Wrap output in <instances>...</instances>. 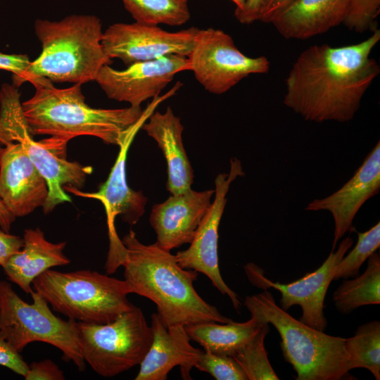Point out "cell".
<instances>
[{
	"label": "cell",
	"mask_w": 380,
	"mask_h": 380,
	"mask_svg": "<svg viewBox=\"0 0 380 380\" xmlns=\"http://www.w3.org/2000/svg\"><path fill=\"white\" fill-rule=\"evenodd\" d=\"M379 40L376 29L357 44H316L305 49L286 79L284 105L307 121H350L380 72L370 57Z\"/></svg>",
	"instance_id": "cell-1"
},
{
	"label": "cell",
	"mask_w": 380,
	"mask_h": 380,
	"mask_svg": "<svg viewBox=\"0 0 380 380\" xmlns=\"http://www.w3.org/2000/svg\"><path fill=\"white\" fill-rule=\"evenodd\" d=\"M122 242L125 248L124 277L132 293L153 302L166 326L233 321L198 295L194 286L198 272L180 267L170 251L155 243H141L132 230Z\"/></svg>",
	"instance_id": "cell-2"
},
{
	"label": "cell",
	"mask_w": 380,
	"mask_h": 380,
	"mask_svg": "<svg viewBox=\"0 0 380 380\" xmlns=\"http://www.w3.org/2000/svg\"><path fill=\"white\" fill-rule=\"evenodd\" d=\"M33 96L22 103L30 133L48 135L69 141L79 136H92L106 144L119 147L145 120L141 106L103 109L85 102L82 84L58 89L45 77H34Z\"/></svg>",
	"instance_id": "cell-3"
},
{
	"label": "cell",
	"mask_w": 380,
	"mask_h": 380,
	"mask_svg": "<svg viewBox=\"0 0 380 380\" xmlns=\"http://www.w3.org/2000/svg\"><path fill=\"white\" fill-rule=\"evenodd\" d=\"M34 27L42 52L13 84L17 87L42 77L51 82L83 84L95 81L101 68L113 62L104 52L101 21L94 15L37 19Z\"/></svg>",
	"instance_id": "cell-4"
},
{
	"label": "cell",
	"mask_w": 380,
	"mask_h": 380,
	"mask_svg": "<svg viewBox=\"0 0 380 380\" xmlns=\"http://www.w3.org/2000/svg\"><path fill=\"white\" fill-rule=\"evenodd\" d=\"M243 305L251 317L277 330L284 357L296 372V379H353L349 374L353 365L346 338L330 336L296 319L275 303L267 289L246 296Z\"/></svg>",
	"instance_id": "cell-5"
},
{
	"label": "cell",
	"mask_w": 380,
	"mask_h": 380,
	"mask_svg": "<svg viewBox=\"0 0 380 380\" xmlns=\"http://www.w3.org/2000/svg\"><path fill=\"white\" fill-rule=\"evenodd\" d=\"M32 287L55 312L77 322L106 324L134 306L125 280L90 270L49 269L33 281Z\"/></svg>",
	"instance_id": "cell-6"
},
{
	"label": "cell",
	"mask_w": 380,
	"mask_h": 380,
	"mask_svg": "<svg viewBox=\"0 0 380 380\" xmlns=\"http://www.w3.org/2000/svg\"><path fill=\"white\" fill-rule=\"evenodd\" d=\"M8 141L18 143L46 179L49 194L43 206L44 214L71 202L63 186L82 188L93 171L91 166L67 160L68 141L53 137L34 140L23 112L18 87L4 84L0 89V144Z\"/></svg>",
	"instance_id": "cell-7"
},
{
	"label": "cell",
	"mask_w": 380,
	"mask_h": 380,
	"mask_svg": "<svg viewBox=\"0 0 380 380\" xmlns=\"http://www.w3.org/2000/svg\"><path fill=\"white\" fill-rule=\"evenodd\" d=\"M30 295L32 303L24 301L8 282L0 280V334L19 353L32 342L51 344L62 351L64 360L84 371L77 322L55 315L37 291Z\"/></svg>",
	"instance_id": "cell-8"
},
{
	"label": "cell",
	"mask_w": 380,
	"mask_h": 380,
	"mask_svg": "<svg viewBox=\"0 0 380 380\" xmlns=\"http://www.w3.org/2000/svg\"><path fill=\"white\" fill-rule=\"evenodd\" d=\"M77 329L85 363L104 377L140 365L153 340L151 326L135 305L106 324L77 322Z\"/></svg>",
	"instance_id": "cell-9"
},
{
	"label": "cell",
	"mask_w": 380,
	"mask_h": 380,
	"mask_svg": "<svg viewBox=\"0 0 380 380\" xmlns=\"http://www.w3.org/2000/svg\"><path fill=\"white\" fill-rule=\"evenodd\" d=\"M189 71L208 92L222 94L250 75L270 70L265 56L252 58L239 50L232 37L215 29H198L194 46L187 56Z\"/></svg>",
	"instance_id": "cell-10"
},
{
	"label": "cell",
	"mask_w": 380,
	"mask_h": 380,
	"mask_svg": "<svg viewBox=\"0 0 380 380\" xmlns=\"http://www.w3.org/2000/svg\"><path fill=\"white\" fill-rule=\"evenodd\" d=\"M243 174L241 161L232 158L229 172L220 173L215 178L214 201L199 224L190 246L175 255L180 267L201 272L208 277L222 294L228 296L236 310L240 309L241 303L237 294L226 284L220 271L218 229L230 184Z\"/></svg>",
	"instance_id": "cell-11"
},
{
	"label": "cell",
	"mask_w": 380,
	"mask_h": 380,
	"mask_svg": "<svg viewBox=\"0 0 380 380\" xmlns=\"http://www.w3.org/2000/svg\"><path fill=\"white\" fill-rule=\"evenodd\" d=\"M353 240L348 236L334 251L331 249L327 258L315 271L298 280L288 284L274 282L265 277L262 270L255 264L248 263L244 268L251 282L260 289L272 288L281 293L280 307L287 311L291 307L299 305L302 309L300 321L319 331H324L327 321L324 315V300L337 265L352 246Z\"/></svg>",
	"instance_id": "cell-12"
},
{
	"label": "cell",
	"mask_w": 380,
	"mask_h": 380,
	"mask_svg": "<svg viewBox=\"0 0 380 380\" xmlns=\"http://www.w3.org/2000/svg\"><path fill=\"white\" fill-rule=\"evenodd\" d=\"M198 28L169 32L158 25L118 23L103 32L102 45L106 56L125 65L156 60L170 55L188 56Z\"/></svg>",
	"instance_id": "cell-13"
},
{
	"label": "cell",
	"mask_w": 380,
	"mask_h": 380,
	"mask_svg": "<svg viewBox=\"0 0 380 380\" xmlns=\"http://www.w3.org/2000/svg\"><path fill=\"white\" fill-rule=\"evenodd\" d=\"M136 133L132 134L120 146L117 159L105 182L96 192L87 193L79 189L65 185L63 189L74 195L100 201L107 216L109 251L105 265L108 274L115 273L123 262L125 248L119 239L114 226L115 218L120 215L123 221L134 225L145 212L147 198L142 191L129 188L126 179L125 165L127 154Z\"/></svg>",
	"instance_id": "cell-14"
},
{
	"label": "cell",
	"mask_w": 380,
	"mask_h": 380,
	"mask_svg": "<svg viewBox=\"0 0 380 380\" xmlns=\"http://www.w3.org/2000/svg\"><path fill=\"white\" fill-rule=\"evenodd\" d=\"M183 71H189L187 57L170 55L134 63L124 70L106 65L95 82L110 99L139 107L145 101L157 97L175 76Z\"/></svg>",
	"instance_id": "cell-15"
},
{
	"label": "cell",
	"mask_w": 380,
	"mask_h": 380,
	"mask_svg": "<svg viewBox=\"0 0 380 380\" xmlns=\"http://www.w3.org/2000/svg\"><path fill=\"white\" fill-rule=\"evenodd\" d=\"M380 190V142L365 158L353 177L332 194L316 198L305 208L308 211L326 210L334 221L332 249L348 232L363 204Z\"/></svg>",
	"instance_id": "cell-16"
},
{
	"label": "cell",
	"mask_w": 380,
	"mask_h": 380,
	"mask_svg": "<svg viewBox=\"0 0 380 380\" xmlns=\"http://www.w3.org/2000/svg\"><path fill=\"white\" fill-rule=\"evenodd\" d=\"M0 153V198L15 217L43 207L49 189L46 179L16 142L3 144Z\"/></svg>",
	"instance_id": "cell-17"
},
{
	"label": "cell",
	"mask_w": 380,
	"mask_h": 380,
	"mask_svg": "<svg viewBox=\"0 0 380 380\" xmlns=\"http://www.w3.org/2000/svg\"><path fill=\"white\" fill-rule=\"evenodd\" d=\"M214 193L215 190L190 189L153 205L149 221L156 234L154 243L168 251L190 243L212 203Z\"/></svg>",
	"instance_id": "cell-18"
},
{
	"label": "cell",
	"mask_w": 380,
	"mask_h": 380,
	"mask_svg": "<svg viewBox=\"0 0 380 380\" xmlns=\"http://www.w3.org/2000/svg\"><path fill=\"white\" fill-rule=\"evenodd\" d=\"M151 327L152 343L134 379L165 380L177 366L183 379H191V370L203 350L191 344L184 326H166L158 314L153 313Z\"/></svg>",
	"instance_id": "cell-19"
},
{
	"label": "cell",
	"mask_w": 380,
	"mask_h": 380,
	"mask_svg": "<svg viewBox=\"0 0 380 380\" xmlns=\"http://www.w3.org/2000/svg\"><path fill=\"white\" fill-rule=\"evenodd\" d=\"M350 0H296L272 21L284 38L306 39L343 24Z\"/></svg>",
	"instance_id": "cell-20"
},
{
	"label": "cell",
	"mask_w": 380,
	"mask_h": 380,
	"mask_svg": "<svg viewBox=\"0 0 380 380\" xmlns=\"http://www.w3.org/2000/svg\"><path fill=\"white\" fill-rule=\"evenodd\" d=\"M141 129L152 137L161 149L167 163V189L172 195L191 189L194 172L182 142L184 127L179 117L168 107L161 113L151 114Z\"/></svg>",
	"instance_id": "cell-21"
},
{
	"label": "cell",
	"mask_w": 380,
	"mask_h": 380,
	"mask_svg": "<svg viewBox=\"0 0 380 380\" xmlns=\"http://www.w3.org/2000/svg\"><path fill=\"white\" fill-rule=\"evenodd\" d=\"M23 245L2 267L7 278L26 293L34 291L33 281L49 269L67 265L70 259L63 250L65 241L52 243L46 239L39 228L24 231Z\"/></svg>",
	"instance_id": "cell-22"
},
{
	"label": "cell",
	"mask_w": 380,
	"mask_h": 380,
	"mask_svg": "<svg viewBox=\"0 0 380 380\" xmlns=\"http://www.w3.org/2000/svg\"><path fill=\"white\" fill-rule=\"evenodd\" d=\"M263 323L254 317L244 322H202L184 326L191 340L199 343L204 351L233 356L258 332Z\"/></svg>",
	"instance_id": "cell-23"
},
{
	"label": "cell",
	"mask_w": 380,
	"mask_h": 380,
	"mask_svg": "<svg viewBox=\"0 0 380 380\" xmlns=\"http://www.w3.org/2000/svg\"><path fill=\"white\" fill-rule=\"evenodd\" d=\"M333 301L338 311L348 314L359 307L380 303V256L368 258L365 271L353 279L343 281L335 290Z\"/></svg>",
	"instance_id": "cell-24"
},
{
	"label": "cell",
	"mask_w": 380,
	"mask_h": 380,
	"mask_svg": "<svg viewBox=\"0 0 380 380\" xmlns=\"http://www.w3.org/2000/svg\"><path fill=\"white\" fill-rule=\"evenodd\" d=\"M135 22L180 26L191 18L189 0H121Z\"/></svg>",
	"instance_id": "cell-25"
},
{
	"label": "cell",
	"mask_w": 380,
	"mask_h": 380,
	"mask_svg": "<svg viewBox=\"0 0 380 380\" xmlns=\"http://www.w3.org/2000/svg\"><path fill=\"white\" fill-rule=\"evenodd\" d=\"M345 345L353 369H367L379 380L380 322L374 320L359 326L352 337L346 338Z\"/></svg>",
	"instance_id": "cell-26"
},
{
	"label": "cell",
	"mask_w": 380,
	"mask_h": 380,
	"mask_svg": "<svg viewBox=\"0 0 380 380\" xmlns=\"http://www.w3.org/2000/svg\"><path fill=\"white\" fill-rule=\"evenodd\" d=\"M270 331L263 323L258 332L232 356L241 367L248 380H278L265 348V338Z\"/></svg>",
	"instance_id": "cell-27"
},
{
	"label": "cell",
	"mask_w": 380,
	"mask_h": 380,
	"mask_svg": "<svg viewBox=\"0 0 380 380\" xmlns=\"http://www.w3.org/2000/svg\"><path fill=\"white\" fill-rule=\"evenodd\" d=\"M355 246L338 262L334 280L357 276L364 262L380 246V223L365 232H358Z\"/></svg>",
	"instance_id": "cell-28"
},
{
	"label": "cell",
	"mask_w": 380,
	"mask_h": 380,
	"mask_svg": "<svg viewBox=\"0 0 380 380\" xmlns=\"http://www.w3.org/2000/svg\"><path fill=\"white\" fill-rule=\"evenodd\" d=\"M194 367L210 374L217 380H248L241 367L232 356L203 351Z\"/></svg>",
	"instance_id": "cell-29"
},
{
	"label": "cell",
	"mask_w": 380,
	"mask_h": 380,
	"mask_svg": "<svg viewBox=\"0 0 380 380\" xmlns=\"http://www.w3.org/2000/svg\"><path fill=\"white\" fill-rule=\"evenodd\" d=\"M380 0H350L348 13L343 23L356 32L376 30Z\"/></svg>",
	"instance_id": "cell-30"
},
{
	"label": "cell",
	"mask_w": 380,
	"mask_h": 380,
	"mask_svg": "<svg viewBox=\"0 0 380 380\" xmlns=\"http://www.w3.org/2000/svg\"><path fill=\"white\" fill-rule=\"evenodd\" d=\"M0 365L24 377L29 365L24 361L20 353L16 351L0 334Z\"/></svg>",
	"instance_id": "cell-31"
},
{
	"label": "cell",
	"mask_w": 380,
	"mask_h": 380,
	"mask_svg": "<svg viewBox=\"0 0 380 380\" xmlns=\"http://www.w3.org/2000/svg\"><path fill=\"white\" fill-rule=\"evenodd\" d=\"M26 380H63L65 379L61 369L51 360L34 362L24 376Z\"/></svg>",
	"instance_id": "cell-32"
},
{
	"label": "cell",
	"mask_w": 380,
	"mask_h": 380,
	"mask_svg": "<svg viewBox=\"0 0 380 380\" xmlns=\"http://www.w3.org/2000/svg\"><path fill=\"white\" fill-rule=\"evenodd\" d=\"M30 62L28 56L25 54H7L0 52V70L13 73V84L23 76Z\"/></svg>",
	"instance_id": "cell-33"
},
{
	"label": "cell",
	"mask_w": 380,
	"mask_h": 380,
	"mask_svg": "<svg viewBox=\"0 0 380 380\" xmlns=\"http://www.w3.org/2000/svg\"><path fill=\"white\" fill-rule=\"evenodd\" d=\"M23 238L0 229V265L3 267L11 255L21 249Z\"/></svg>",
	"instance_id": "cell-34"
},
{
	"label": "cell",
	"mask_w": 380,
	"mask_h": 380,
	"mask_svg": "<svg viewBox=\"0 0 380 380\" xmlns=\"http://www.w3.org/2000/svg\"><path fill=\"white\" fill-rule=\"evenodd\" d=\"M296 0H262L258 21L271 23L275 17Z\"/></svg>",
	"instance_id": "cell-35"
},
{
	"label": "cell",
	"mask_w": 380,
	"mask_h": 380,
	"mask_svg": "<svg viewBox=\"0 0 380 380\" xmlns=\"http://www.w3.org/2000/svg\"><path fill=\"white\" fill-rule=\"evenodd\" d=\"M262 0H247L241 9H235L234 16L242 24L249 25L258 21Z\"/></svg>",
	"instance_id": "cell-36"
},
{
	"label": "cell",
	"mask_w": 380,
	"mask_h": 380,
	"mask_svg": "<svg viewBox=\"0 0 380 380\" xmlns=\"http://www.w3.org/2000/svg\"><path fill=\"white\" fill-rule=\"evenodd\" d=\"M15 218L6 208L2 200L0 198V228L9 232L11 225L15 220Z\"/></svg>",
	"instance_id": "cell-37"
},
{
	"label": "cell",
	"mask_w": 380,
	"mask_h": 380,
	"mask_svg": "<svg viewBox=\"0 0 380 380\" xmlns=\"http://www.w3.org/2000/svg\"><path fill=\"white\" fill-rule=\"evenodd\" d=\"M231 1H232L235 5H236V8L235 9H241L247 0H230Z\"/></svg>",
	"instance_id": "cell-38"
},
{
	"label": "cell",
	"mask_w": 380,
	"mask_h": 380,
	"mask_svg": "<svg viewBox=\"0 0 380 380\" xmlns=\"http://www.w3.org/2000/svg\"><path fill=\"white\" fill-rule=\"evenodd\" d=\"M1 149H2V147H1V146H0V153H1Z\"/></svg>",
	"instance_id": "cell-39"
}]
</instances>
